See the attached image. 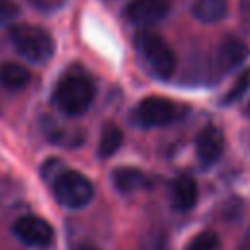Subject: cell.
Masks as SVG:
<instances>
[{"instance_id":"e0dca14e","label":"cell","mask_w":250,"mask_h":250,"mask_svg":"<svg viewBox=\"0 0 250 250\" xmlns=\"http://www.w3.org/2000/svg\"><path fill=\"white\" fill-rule=\"evenodd\" d=\"M18 14V6L12 0H0V23L14 20Z\"/></svg>"},{"instance_id":"7a4b0ae2","label":"cell","mask_w":250,"mask_h":250,"mask_svg":"<svg viewBox=\"0 0 250 250\" xmlns=\"http://www.w3.org/2000/svg\"><path fill=\"white\" fill-rule=\"evenodd\" d=\"M10 39L16 47V51L23 59H27L29 62H35V64L47 62L55 53V41H53L51 33L39 25L18 23L10 29Z\"/></svg>"},{"instance_id":"5b68a950","label":"cell","mask_w":250,"mask_h":250,"mask_svg":"<svg viewBox=\"0 0 250 250\" xmlns=\"http://www.w3.org/2000/svg\"><path fill=\"white\" fill-rule=\"evenodd\" d=\"M178 117V105L160 96H148L137 105V119L145 127H164Z\"/></svg>"},{"instance_id":"7c38bea8","label":"cell","mask_w":250,"mask_h":250,"mask_svg":"<svg viewBox=\"0 0 250 250\" xmlns=\"http://www.w3.org/2000/svg\"><path fill=\"white\" fill-rule=\"evenodd\" d=\"M29 80H31L29 70L20 62L8 61L0 66V84L8 90H21L29 84Z\"/></svg>"},{"instance_id":"30bf717a","label":"cell","mask_w":250,"mask_h":250,"mask_svg":"<svg viewBox=\"0 0 250 250\" xmlns=\"http://www.w3.org/2000/svg\"><path fill=\"white\" fill-rule=\"evenodd\" d=\"M197 184L191 176H178L172 184V207L176 211H189L197 203Z\"/></svg>"},{"instance_id":"44dd1931","label":"cell","mask_w":250,"mask_h":250,"mask_svg":"<svg viewBox=\"0 0 250 250\" xmlns=\"http://www.w3.org/2000/svg\"><path fill=\"white\" fill-rule=\"evenodd\" d=\"M244 113L250 117V102H248V105H246V109H244Z\"/></svg>"},{"instance_id":"5bb4252c","label":"cell","mask_w":250,"mask_h":250,"mask_svg":"<svg viewBox=\"0 0 250 250\" xmlns=\"http://www.w3.org/2000/svg\"><path fill=\"white\" fill-rule=\"evenodd\" d=\"M123 143V131L117 125H107L100 137V145H98V154L102 158L111 156Z\"/></svg>"},{"instance_id":"277c9868","label":"cell","mask_w":250,"mask_h":250,"mask_svg":"<svg viewBox=\"0 0 250 250\" xmlns=\"http://www.w3.org/2000/svg\"><path fill=\"white\" fill-rule=\"evenodd\" d=\"M53 193L61 205L68 209H80L92 201L94 186L84 174L76 170H64L55 178Z\"/></svg>"},{"instance_id":"ffe728a7","label":"cell","mask_w":250,"mask_h":250,"mask_svg":"<svg viewBox=\"0 0 250 250\" xmlns=\"http://www.w3.org/2000/svg\"><path fill=\"white\" fill-rule=\"evenodd\" d=\"M76 250H100V248H96L94 244H80Z\"/></svg>"},{"instance_id":"9a60e30c","label":"cell","mask_w":250,"mask_h":250,"mask_svg":"<svg viewBox=\"0 0 250 250\" xmlns=\"http://www.w3.org/2000/svg\"><path fill=\"white\" fill-rule=\"evenodd\" d=\"M248 86H250V66H248V68H244V70L238 74V78L234 80V84H232V86L229 88V92L225 94L223 104H225V105H230V104L238 102V100L246 94Z\"/></svg>"},{"instance_id":"ba28073f","label":"cell","mask_w":250,"mask_h":250,"mask_svg":"<svg viewBox=\"0 0 250 250\" xmlns=\"http://www.w3.org/2000/svg\"><path fill=\"white\" fill-rule=\"evenodd\" d=\"M225 148V137L223 131L215 125H207L199 131L195 139V154L203 166H213Z\"/></svg>"},{"instance_id":"8fae6325","label":"cell","mask_w":250,"mask_h":250,"mask_svg":"<svg viewBox=\"0 0 250 250\" xmlns=\"http://www.w3.org/2000/svg\"><path fill=\"white\" fill-rule=\"evenodd\" d=\"M227 0H195L191 4V14L201 23H217L227 16Z\"/></svg>"},{"instance_id":"3957f363","label":"cell","mask_w":250,"mask_h":250,"mask_svg":"<svg viewBox=\"0 0 250 250\" xmlns=\"http://www.w3.org/2000/svg\"><path fill=\"white\" fill-rule=\"evenodd\" d=\"M137 49L141 53V57L145 59L148 70L152 74H156L158 78H168L174 74L176 70V55L172 51V47L164 41V37H160L154 31H141L135 39Z\"/></svg>"},{"instance_id":"ac0fdd59","label":"cell","mask_w":250,"mask_h":250,"mask_svg":"<svg viewBox=\"0 0 250 250\" xmlns=\"http://www.w3.org/2000/svg\"><path fill=\"white\" fill-rule=\"evenodd\" d=\"M37 6H41V8H53V6H57V4H61V2H64V0H33Z\"/></svg>"},{"instance_id":"52a82bcc","label":"cell","mask_w":250,"mask_h":250,"mask_svg":"<svg viewBox=\"0 0 250 250\" xmlns=\"http://www.w3.org/2000/svg\"><path fill=\"white\" fill-rule=\"evenodd\" d=\"M170 12L168 0H131L125 8V18L139 27H150L162 21Z\"/></svg>"},{"instance_id":"9c48e42d","label":"cell","mask_w":250,"mask_h":250,"mask_svg":"<svg viewBox=\"0 0 250 250\" xmlns=\"http://www.w3.org/2000/svg\"><path fill=\"white\" fill-rule=\"evenodd\" d=\"M248 57V45L238 37H227L221 41L215 53V64L221 72H229L240 66Z\"/></svg>"},{"instance_id":"4fadbf2b","label":"cell","mask_w":250,"mask_h":250,"mask_svg":"<svg viewBox=\"0 0 250 250\" xmlns=\"http://www.w3.org/2000/svg\"><path fill=\"white\" fill-rule=\"evenodd\" d=\"M113 184L121 193H133L137 189H143L148 180L137 168H117L113 172Z\"/></svg>"},{"instance_id":"2e32d148","label":"cell","mask_w":250,"mask_h":250,"mask_svg":"<svg viewBox=\"0 0 250 250\" xmlns=\"http://www.w3.org/2000/svg\"><path fill=\"white\" fill-rule=\"evenodd\" d=\"M186 250H221V240L213 230H203L188 242Z\"/></svg>"},{"instance_id":"6da1fadb","label":"cell","mask_w":250,"mask_h":250,"mask_svg":"<svg viewBox=\"0 0 250 250\" xmlns=\"http://www.w3.org/2000/svg\"><path fill=\"white\" fill-rule=\"evenodd\" d=\"M94 96H96V88L92 80L82 72L64 74L53 92V100L57 107L70 117L82 115L92 105Z\"/></svg>"},{"instance_id":"8992f818","label":"cell","mask_w":250,"mask_h":250,"mask_svg":"<svg viewBox=\"0 0 250 250\" xmlns=\"http://www.w3.org/2000/svg\"><path fill=\"white\" fill-rule=\"evenodd\" d=\"M14 234L27 246H49L55 238V230L53 227L41 219V217H35V215H25V217H20L14 227H12Z\"/></svg>"},{"instance_id":"d6986e66","label":"cell","mask_w":250,"mask_h":250,"mask_svg":"<svg viewBox=\"0 0 250 250\" xmlns=\"http://www.w3.org/2000/svg\"><path fill=\"white\" fill-rule=\"evenodd\" d=\"M240 12L250 21V0H240Z\"/></svg>"}]
</instances>
